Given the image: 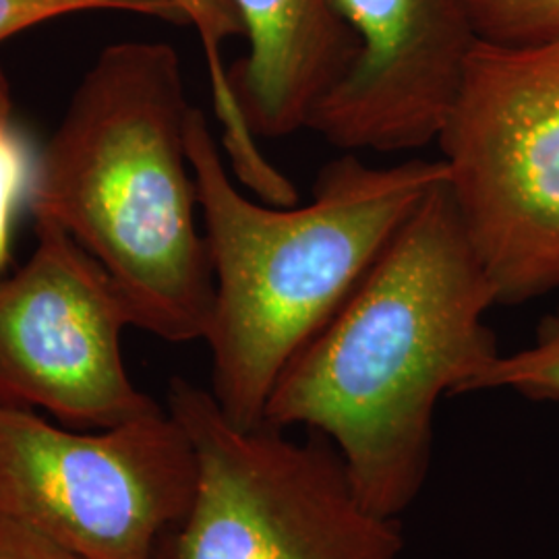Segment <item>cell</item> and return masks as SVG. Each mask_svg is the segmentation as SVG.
<instances>
[{
    "label": "cell",
    "instance_id": "10",
    "mask_svg": "<svg viewBox=\"0 0 559 559\" xmlns=\"http://www.w3.org/2000/svg\"><path fill=\"white\" fill-rule=\"evenodd\" d=\"M185 25H191L200 36L212 85L214 110L222 124V145L230 158L235 177L253 191L263 203L295 205L299 201L297 187L263 156L258 138L242 117L239 100L228 80V69L222 60V46L230 38H242V23L230 0H166Z\"/></svg>",
    "mask_w": 559,
    "mask_h": 559
},
{
    "label": "cell",
    "instance_id": "11",
    "mask_svg": "<svg viewBox=\"0 0 559 559\" xmlns=\"http://www.w3.org/2000/svg\"><path fill=\"white\" fill-rule=\"evenodd\" d=\"M38 156L13 115L9 81L0 69V280L11 260V235L36 182Z\"/></svg>",
    "mask_w": 559,
    "mask_h": 559
},
{
    "label": "cell",
    "instance_id": "4",
    "mask_svg": "<svg viewBox=\"0 0 559 559\" xmlns=\"http://www.w3.org/2000/svg\"><path fill=\"white\" fill-rule=\"evenodd\" d=\"M168 413L195 450L198 489L154 559H402L400 519L362 503L320 433L240 429L212 392L182 378L170 381Z\"/></svg>",
    "mask_w": 559,
    "mask_h": 559
},
{
    "label": "cell",
    "instance_id": "3",
    "mask_svg": "<svg viewBox=\"0 0 559 559\" xmlns=\"http://www.w3.org/2000/svg\"><path fill=\"white\" fill-rule=\"evenodd\" d=\"M205 240L216 278L212 396L240 429L263 425L284 367L353 295L400 226L440 182L441 160L376 168L328 162L307 205L247 200L228 177L200 108L187 119Z\"/></svg>",
    "mask_w": 559,
    "mask_h": 559
},
{
    "label": "cell",
    "instance_id": "7",
    "mask_svg": "<svg viewBox=\"0 0 559 559\" xmlns=\"http://www.w3.org/2000/svg\"><path fill=\"white\" fill-rule=\"evenodd\" d=\"M36 235L34 255L0 280V404L98 429L162 411L124 369L131 318L112 278L59 224L36 221Z\"/></svg>",
    "mask_w": 559,
    "mask_h": 559
},
{
    "label": "cell",
    "instance_id": "13",
    "mask_svg": "<svg viewBox=\"0 0 559 559\" xmlns=\"http://www.w3.org/2000/svg\"><path fill=\"white\" fill-rule=\"evenodd\" d=\"M475 36L501 48L559 40V0H464Z\"/></svg>",
    "mask_w": 559,
    "mask_h": 559
},
{
    "label": "cell",
    "instance_id": "5",
    "mask_svg": "<svg viewBox=\"0 0 559 559\" xmlns=\"http://www.w3.org/2000/svg\"><path fill=\"white\" fill-rule=\"evenodd\" d=\"M438 145L498 305L559 288V40L477 41Z\"/></svg>",
    "mask_w": 559,
    "mask_h": 559
},
{
    "label": "cell",
    "instance_id": "1",
    "mask_svg": "<svg viewBox=\"0 0 559 559\" xmlns=\"http://www.w3.org/2000/svg\"><path fill=\"white\" fill-rule=\"evenodd\" d=\"M496 286L448 179L385 245L353 295L284 367L263 423L338 450L362 503L400 519L420 496L441 396L500 357Z\"/></svg>",
    "mask_w": 559,
    "mask_h": 559
},
{
    "label": "cell",
    "instance_id": "2",
    "mask_svg": "<svg viewBox=\"0 0 559 559\" xmlns=\"http://www.w3.org/2000/svg\"><path fill=\"white\" fill-rule=\"evenodd\" d=\"M179 52L166 41L102 50L40 156L29 210L62 226L119 288L131 325L205 340L216 278L195 207Z\"/></svg>",
    "mask_w": 559,
    "mask_h": 559
},
{
    "label": "cell",
    "instance_id": "14",
    "mask_svg": "<svg viewBox=\"0 0 559 559\" xmlns=\"http://www.w3.org/2000/svg\"><path fill=\"white\" fill-rule=\"evenodd\" d=\"M80 11H124L185 25L166 0H0V41L44 21Z\"/></svg>",
    "mask_w": 559,
    "mask_h": 559
},
{
    "label": "cell",
    "instance_id": "6",
    "mask_svg": "<svg viewBox=\"0 0 559 559\" xmlns=\"http://www.w3.org/2000/svg\"><path fill=\"white\" fill-rule=\"evenodd\" d=\"M195 489V450L168 408L78 433L0 404V520L81 558L154 559Z\"/></svg>",
    "mask_w": 559,
    "mask_h": 559
},
{
    "label": "cell",
    "instance_id": "12",
    "mask_svg": "<svg viewBox=\"0 0 559 559\" xmlns=\"http://www.w3.org/2000/svg\"><path fill=\"white\" fill-rule=\"evenodd\" d=\"M512 390L531 400H559V313L543 321L533 346L500 355L468 383L466 394Z\"/></svg>",
    "mask_w": 559,
    "mask_h": 559
},
{
    "label": "cell",
    "instance_id": "8",
    "mask_svg": "<svg viewBox=\"0 0 559 559\" xmlns=\"http://www.w3.org/2000/svg\"><path fill=\"white\" fill-rule=\"evenodd\" d=\"M359 40L348 75L309 127L346 152L438 143L477 36L464 0H332Z\"/></svg>",
    "mask_w": 559,
    "mask_h": 559
},
{
    "label": "cell",
    "instance_id": "9",
    "mask_svg": "<svg viewBox=\"0 0 559 559\" xmlns=\"http://www.w3.org/2000/svg\"><path fill=\"white\" fill-rule=\"evenodd\" d=\"M249 50L228 69L255 138L309 127L313 110L359 57V40L332 0H230Z\"/></svg>",
    "mask_w": 559,
    "mask_h": 559
},
{
    "label": "cell",
    "instance_id": "15",
    "mask_svg": "<svg viewBox=\"0 0 559 559\" xmlns=\"http://www.w3.org/2000/svg\"><path fill=\"white\" fill-rule=\"evenodd\" d=\"M0 559H85L34 528L0 520Z\"/></svg>",
    "mask_w": 559,
    "mask_h": 559
}]
</instances>
